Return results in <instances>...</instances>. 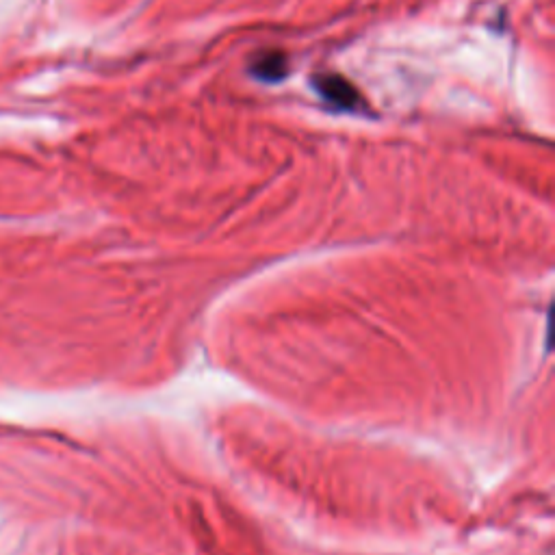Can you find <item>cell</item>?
Here are the masks:
<instances>
[{
	"label": "cell",
	"mask_w": 555,
	"mask_h": 555,
	"mask_svg": "<svg viewBox=\"0 0 555 555\" xmlns=\"http://www.w3.org/2000/svg\"><path fill=\"white\" fill-rule=\"evenodd\" d=\"M315 89L334 109L352 111L360 105V96L350 81H345L339 74H324L315 79Z\"/></svg>",
	"instance_id": "obj_1"
},
{
	"label": "cell",
	"mask_w": 555,
	"mask_h": 555,
	"mask_svg": "<svg viewBox=\"0 0 555 555\" xmlns=\"http://www.w3.org/2000/svg\"><path fill=\"white\" fill-rule=\"evenodd\" d=\"M250 72L256 76L258 81L278 83L287 76L289 63H287L285 55L276 53V50H271V53L256 55V59L250 63Z\"/></svg>",
	"instance_id": "obj_2"
}]
</instances>
